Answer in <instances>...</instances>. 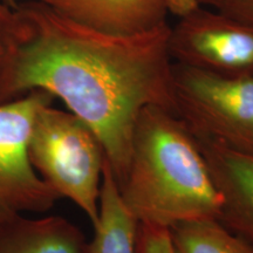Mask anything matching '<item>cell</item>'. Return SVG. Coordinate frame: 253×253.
Instances as JSON below:
<instances>
[{
  "label": "cell",
  "instance_id": "1",
  "mask_svg": "<svg viewBox=\"0 0 253 253\" xmlns=\"http://www.w3.org/2000/svg\"><path fill=\"white\" fill-rule=\"evenodd\" d=\"M25 38L0 84V103L42 89L93 129L119 189L128 173L138 114H175L170 26L113 36L62 17L40 0L18 5Z\"/></svg>",
  "mask_w": 253,
  "mask_h": 253
},
{
  "label": "cell",
  "instance_id": "2",
  "mask_svg": "<svg viewBox=\"0 0 253 253\" xmlns=\"http://www.w3.org/2000/svg\"><path fill=\"white\" fill-rule=\"evenodd\" d=\"M119 191L138 223L168 229L186 220L219 219L223 205L194 134L178 116L157 106L138 114L128 173Z\"/></svg>",
  "mask_w": 253,
  "mask_h": 253
},
{
  "label": "cell",
  "instance_id": "3",
  "mask_svg": "<svg viewBox=\"0 0 253 253\" xmlns=\"http://www.w3.org/2000/svg\"><path fill=\"white\" fill-rule=\"evenodd\" d=\"M27 153L41 179L60 198L71 199L95 225L106 154L93 129L73 113L46 103L34 116Z\"/></svg>",
  "mask_w": 253,
  "mask_h": 253
},
{
  "label": "cell",
  "instance_id": "4",
  "mask_svg": "<svg viewBox=\"0 0 253 253\" xmlns=\"http://www.w3.org/2000/svg\"><path fill=\"white\" fill-rule=\"evenodd\" d=\"M177 116L190 131L253 156V78H224L173 62Z\"/></svg>",
  "mask_w": 253,
  "mask_h": 253
},
{
  "label": "cell",
  "instance_id": "5",
  "mask_svg": "<svg viewBox=\"0 0 253 253\" xmlns=\"http://www.w3.org/2000/svg\"><path fill=\"white\" fill-rule=\"evenodd\" d=\"M54 96L33 89L0 103V221L24 212H46L60 196L41 179L27 153L38 109Z\"/></svg>",
  "mask_w": 253,
  "mask_h": 253
},
{
  "label": "cell",
  "instance_id": "6",
  "mask_svg": "<svg viewBox=\"0 0 253 253\" xmlns=\"http://www.w3.org/2000/svg\"><path fill=\"white\" fill-rule=\"evenodd\" d=\"M172 61L224 78H253V26L208 6L170 28Z\"/></svg>",
  "mask_w": 253,
  "mask_h": 253
},
{
  "label": "cell",
  "instance_id": "7",
  "mask_svg": "<svg viewBox=\"0 0 253 253\" xmlns=\"http://www.w3.org/2000/svg\"><path fill=\"white\" fill-rule=\"evenodd\" d=\"M194 136L223 201L218 220L253 244V156Z\"/></svg>",
  "mask_w": 253,
  "mask_h": 253
},
{
  "label": "cell",
  "instance_id": "8",
  "mask_svg": "<svg viewBox=\"0 0 253 253\" xmlns=\"http://www.w3.org/2000/svg\"><path fill=\"white\" fill-rule=\"evenodd\" d=\"M62 17L113 36H135L167 21L171 0H40Z\"/></svg>",
  "mask_w": 253,
  "mask_h": 253
},
{
  "label": "cell",
  "instance_id": "9",
  "mask_svg": "<svg viewBox=\"0 0 253 253\" xmlns=\"http://www.w3.org/2000/svg\"><path fill=\"white\" fill-rule=\"evenodd\" d=\"M84 233L59 216L15 214L0 221V253H87Z\"/></svg>",
  "mask_w": 253,
  "mask_h": 253
},
{
  "label": "cell",
  "instance_id": "10",
  "mask_svg": "<svg viewBox=\"0 0 253 253\" xmlns=\"http://www.w3.org/2000/svg\"><path fill=\"white\" fill-rule=\"evenodd\" d=\"M87 253H136L138 221L123 204L108 161H104L99 220Z\"/></svg>",
  "mask_w": 253,
  "mask_h": 253
},
{
  "label": "cell",
  "instance_id": "11",
  "mask_svg": "<svg viewBox=\"0 0 253 253\" xmlns=\"http://www.w3.org/2000/svg\"><path fill=\"white\" fill-rule=\"evenodd\" d=\"M173 253H253V244L218 219H196L169 227Z\"/></svg>",
  "mask_w": 253,
  "mask_h": 253
},
{
  "label": "cell",
  "instance_id": "12",
  "mask_svg": "<svg viewBox=\"0 0 253 253\" xmlns=\"http://www.w3.org/2000/svg\"><path fill=\"white\" fill-rule=\"evenodd\" d=\"M25 38V20L18 6L0 0V84Z\"/></svg>",
  "mask_w": 253,
  "mask_h": 253
},
{
  "label": "cell",
  "instance_id": "13",
  "mask_svg": "<svg viewBox=\"0 0 253 253\" xmlns=\"http://www.w3.org/2000/svg\"><path fill=\"white\" fill-rule=\"evenodd\" d=\"M136 253H173L169 229L156 224L138 223Z\"/></svg>",
  "mask_w": 253,
  "mask_h": 253
},
{
  "label": "cell",
  "instance_id": "14",
  "mask_svg": "<svg viewBox=\"0 0 253 253\" xmlns=\"http://www.w3.org/2000/svg\"><path fill=\"white\" fill-rule=\"evenodd\" d=\"M202 6L217 9L253 26V0H202Z\"/></svg>",
  "mask_w": 253,
  "mask_h": 253
},
{
  "label": "cell",
  "instance_id": "15",
  "mask_svg": "<svg viewBox=\"0 0 253 253\" xmlns=\"http://www.w3.org/2000/svg\"><path fill=\"white\" fill-rule=\"evenodd\" d=\"M199 6H202V0H171L170 13L179 18Z\"/></svg>",
  "mask_w": 253,
  "mask_h": 253
},
{
  "label": "cell",
  "instance_id": "16",
  "mask_svg": "<svg viewBox=\"0 0 253 253\" xmlns=\"http://www.w3.org/2000/svg\"><path fill=\"white\" fill-rule=\"evenodd\" d=\"M5 2H7L8 5H11V6H13V7H17V6L20 4V2H23V1H25V0H4Z\"/></svg>",
  "mask_w": 253,
  "mask_h": 253
}]
</instances>
